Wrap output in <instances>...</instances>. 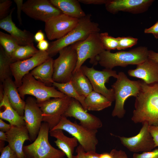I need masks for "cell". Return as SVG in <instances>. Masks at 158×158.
<instances>
[{
    "mask_svg": "<svg viewBox=\"0 0 158 158\" xmlns=\"http://www.w3.org/2000/svg\"><path fill=\"white\" fill-rule=\"evenodd\" d=\"M55 129L65 130L75 138L85 152H96L98 142L96 136L97 130L85 128L76 122H72L63 116L59 123L52 130Z\"/></svg>",
    "mask_w": 158,
    "mask_h": 158,
    "instance_id": "cell-7",
    "label": "cell"
},
{
    "mask_svg": "<svg viewBox=\"0 0 158 158\" xmlns=\"http://www.w3.org/2000/svg\"><path fill=\"white\" fill-rule=\"evenodd\" d=\"M148 58L158 63V52L152 50H149Z\"/></svg>",
    "mask_w": 158,
    "mask_h": 158,
    "instance_id": "cell-47",
    "label": "cell"
},
{
    "mask_svg": "<svg viewBox=\"0 0 158 158\" xmlns=\"http://www.w3.org/2000/svg\"><path fill=\"white\" fill-rule=\"evenodd\" d=\"M17 6V18L20 25H22V20L21 17V13L22 11V8L23 4V0H14Z\"/></svg>",
    "mask_w": 158,
    "mask_h": 158,
    "instance_id": "cell-40",
    "label": "cell"
},
{
    "mask_svg": "<svg viewBox=\"0 0 158 158\" xmlns=\"http://www.w3.org/2000/svg\"><path fill=\"white\" fill-rule=\"evenodd\" d=\"M113 158H128L125 152L122 150L112 149L110 152Z\"/></svg>",
    "mask_w": 158,
    "mask_h": 158,
    "instance_id": "cell-41",
    "label": "cell"
},
{
    "mask_svg": "<svg viewBox=\"0 0 158 158\" xmlns=\"http://www.w3.org/2000/svg\"><path fill=\"white\" fill-rule=\"evenodd\" d=\"M149 129L153 138L155 147H158V126H149Z\"/></svg>",
    "mask_w": 158,
    "mask_h": 158,
    "instance_id": "cell-38",
    "label": "cell"
},
{
    "mask_svg": "<svg viewBox=\"0 0 158 158\" xmlns=\"http://www.w3.org/2000/svg\"><path fill=\"white\" fill-rule=\"evenodd\" d=\"M13 63L11 58L8 56L4 49L0 46V80L3 83L12 75L10 66Z\"/></svg>",
    "mask_w": 158,
    "mask_h": 158,
    "instance_id": "cell-30",
    "label": "cell"
},
{
    "mask_svg": "<svg viewBox=\"0 0 158 158\" xmlns=\"http://www.w3.org/2000/svg\"><path fill=\"white\" fill-rule=\"evenodd\" d=\"M79 19L63 13L50 18L45 23L44 30L47 38L52 40L62 37L76 27Z\"/></svg>",
    "mask_w": 158,
    "mask_h": 158,
    "instance_id": "cell-12",
    "label": "cell"
},
{
    "mask_svg": "<svg viewBox=\"0 0 158 158\" xmlns=\"http://www.w3.org/2000/svg\"><path fill=\"white\" fill-rule=\"evenodd\" d=\"M22 11L31 18L45 23L63 13L48 0H28L23 3Z\"/></svg>",
    "mask_w": 158,
    "mask_h": 158,
    "instance_id": "cell-13",
    "label": "cell"
},
{
    "mask_svg": "<svg viewBox=\"0 0 158 158\" xmlns=\"http://www.w3.org/2000/svg\"><path fill=\"white\" fill-rule=\"evenodd\" d=\"M4 141L0 140V150L1 151L4 147Z\"/></svg>",
    "mask_w": 158,
    "mask_h": 158,
    "instance_id": "cell-51",
    "label": "cell"
},
{
    "mask_svg": "<svg viewBox=\"0 0 158 158\" xmlns=\"http://www.w3.org/2000/svg\"><path fill=\"white\" fill-rule=\"evenodd\" d=\"M50 135L56 138L54 141L56 146L63 152L68 158H75L73 155L75 148L78 146V141L75 137L66 136L63 130L60 129L49 130Z\"/></svg>",
    "mask_w": 158,
    "mask_h": 158,
    "instance_id": "cell-23",
    "label": "cell"
},
{
    "mask_svg": "<svg viewBox=\"0 0 158 158\" xmlns=\"http://www.w3.org/2000/svg\"><path fill=\"white\" fill-rule=\"evenodd\" d=\"M118 40V50L125 49L136 45L138 39L130 36L117 37Z\"/></svg>",
    "mask_w": 158,
    "mask_h": 158,
    "instance_id": "cell-34",
    "label": "cell"
},
{
    "mask_svg": "<svg viewBox=\"0 0 158 158\" xmlns=\"http://www.w3.org/2000/svg\"><path fill=\"white\" fill-rule=\"evenodd\" d=\"M148 51L145 46H139L128 51L115 53L104 50L97 57L98 63L105 68L112 69L116 66L125 67L129 65H138L148 58Z\"/></svg>",
    "mask_w": 158,
    "mask_h": 158,
    "instance_id": "cell-2",
    "label": "cell"
},
{
    "mask_svg": "<svg viewBox=\"0 0 158 158\" xmlns=\"http://www.w3.org/2000/svg\"><path fill=\"white\" fill-rule=\"evenodd\" d=\"M80 68L89 80L93 90L103 95L112 102L115 101L113 89H108L105 84L110 77L116 78L118 73L116 71L106 68L98 71L93 67H89L86 65H82Z\"/></svg>",
    "mask_w": 158,
    "mask_h": 158,
    "instance_id": "cell-11",
    "label": "cell"
},
{
    "mask_svg": "<svg viewBox=\"0 0 158 158\" xmlns=\"http://www.w3.org/2000/svg\"><path fill=\"white\" fill-rule=\"evenodd\" d=\"M25 102L23 119L31 142L34 141L38 135L43 121L42 112L34 98L28 97Z\"/></svg>",
    "mask_w": 158,
    "mask_h": 158,
    "instance_id": "cell-16",
    "label": "cell"
},
{
    "mask_svg": "<svg viewBox=\"0 0 158 158\" xmlns=\"http://www.w3.org/2000/svg\"><path fill=\"white\" fill-rule=\"evenodd\" d=\"M51 3L62 13L70 17L80 19L86 15L77 0H49Z\"/></svg>",
    "mask_w": 158,
    "mask_h": 158,
    "instance_id": "cell-25",
    "label": "cell"
},
{
    "mask_svg": "<svg viewBox=\"0 0 158 158\" xmlns=\"http://www.w3.org/2000/svg\"><path fill=\"white\" fill-rule=\"evenodd\" d=\"M85 155L86 158H100V154L97 153L95 151L85 152Z\"/></svg>",
    "mask_w": 158,
    "mask_h": 158,
    "instance_id": "cell-48",
    "label": "cell"
},
{
    "mask_svg": "<svg viewBox=\"0 0 158 158\" xmlns=\"http://www.w3.org/2000/svg\"><path fill=\"white\" fill-rule=\"evenodd\" d=\"M116 81L111 85L114 91L115 104L111 115L118 118H123L126 111L124 103L130 96L135 97L141 89L142 81L133 80L129 79L124 73L119 72Z\"/></svg>",
    "mask_w": 158,
    "mask_h": 158,
    "instance_id": "cell-4",
    "label": "cell"
},
{
    "mask_svg": "<svg viewBox=\"0 0 158 158\" xmlns=\"http://www.w3.org/2000/svg\"><path fill=\"white\" fill-rule=\"evenodd\" d=\"M70 81L78 92L85 97L93 90L90 82L80 68L73 73Z\"/></svg>",
    "mask_w": 158,
    "mask_h": 158,
    "instance_id": "cell-27",
    "label": "cell"
},
{
    "mask_svg": "<svg viewBox=\"0 0 158 158\" xmlns=\"http://www.w3.org/2000/svg\"><path fill=\"white\" fill-rule=\"evenodd\" d=\"M18 90L23 99L26 95H30L36 98L37 103L44 102L52 98H63L67 96L54 86H47L36 80L30 73L23 77L22 85Z\"/></svg>",
    "mask_w": 158,
    "mask_h": 158,
    "instance_id": "cell-6",
    "label": "cell"
},
{
    "mask_svg": "<svg viewBox=\"0 0 158 158\" xmlns=\"http://www.w3.org/2000/svg\"><path fill=\"white\" fill-rule=\"evenodd\" d=\"M12 1L11 0H0V20H2L9 14L10 8Z\"/></svg>",
    "mask_w": 158,
    "mask_h": 158,
    "instance_id": "cell-35",
    "label": "cell"
},
{
    "mask_svg": "<svg viewBox=\"0 0 158 158\" xmlns=\"http://www.w3.org/2000/svg\"><path fill=\"white\" fill-rule=\"evenodd\" d=\"M63 116L73 117L79 121L80 125L90 129L97 130L102 126L99 118L88 113L79 102L73 98Z\"/></svg>",
    "mask_w": 158,
    "mask_h": 158,
    "instance_id": "cell-17",
    "label": "cell"
},
{
    "mask_svg": "<svg viewBox=\"0 0 158 158\" xmlns=\"http://www.w3.org/2000/svg\"><path fill=\"white\" fill-rule=\"evenodd\" d=\"M139 132L131 137L116 136L119 139L121 143L130 151L136 153L152 151L155 148L153 138L149 130V125L145 123Z\"/></svg>",
    "mask_w": 158,
    "mask_h": 158,
    "instance_id": "cell-14",
    "label": "cell"
},
{
    "mask_svg": "<svg viewBox=\"0 0 158 158\" xmlns=\"http://www.w3.org/2000/svg\"><path fill=\"white\" fill-rule=\"evenodd\" d=\"M87 111H100L110 107L112 102L101 94L93 90L85 98Z\"/></svg>",
    "mask_w": 158,
    "mask_h": 158,
    "instance_id": "cell-28",
    "label": "cell"
},
{
    "mask_svg": "<svg viewBox=\"0 0 158 158\" xmlns=\"http://www.w3.org/2000/svg\"><path fill=\"white\" fill-rule=\"evenodd\" d=\"M34 44L19 45L13 52L11 59L13 63L28 59L34 55L38 51Z\"/></svg>",
    "mask_w": 158,
    "mask_h": 158,
    "instance_id": "cell-31",
    "label": "cell"
},
{
    "mask_svg": "<svg viewBox=\"0 0 158 158\" xmlns=\"http://www.w3.org/2000/svg\"><path fill=\"white\" fill-rule=\"evenodd\" d=\"M0 118L8 121L12 126L25 125L23 117L11 107L4 92L3 98L0 101Z\"/></svg>",
    "mask_w": 158,
    "mask_h": 158,
    "instance_id": "cell-26",
    "label": "cell"
},
{
    "mask_svg": "<svg viewBox=\"0 0 158 158\" xmlns=\"http://www.w3.org/2000/svg\"><path fill=\"white\" fill-rule=\"evenodd\" d=\"M0 45L8 56H11L12 54L19 46L17 41L10 34L0 31Z\"/></svg>",
    "mask_w": 158,
    "mask_h": 158,
    "instance_id": "cell-32",
    "label": "cell"
},
{
    "mask_svg": "<svg viewBox=\"0 0 158 158\" xmlns=\"http://www.w3.org/2000/svg\"><path fill=\"white\" fill-rule=\"evenodd\" d=\"M145 33H151L153 35L154 37L158 38V21L150 27L145 28L144 30Z\"/></svg>",
    "mask_w": 158,
    "mask_h": 158,
    "instance_id": "cell-39",
    "label": "cell"
},
{
    "mask_svg": "<svg viewBox=\"0 0 158 158\" xmlns=\"http://www.w3.org/2000/svg\"><path fill=\"white\" fill-rule=\"evenodd\" d=\"M129 76L141 79L146 83H158V63L148 58L137 65L136 68L128 70Z\"/></svg>",
    "mask_w": 158,
    "mask_h": 158,
    "instance_id": "cell-21",
    "label": "cell"
},
{
    "mask_svg": "<svg viewBox=\"0 0 158 158\" xmlns=\"http://www.w3.org/2000/svg\"><path fill=\"white\" fill-rule=\"evenodd\" d=\"M91 15L87 14L79 19L76 27L62 37L49 43L47 51L50 57L56 55L63 48L85 39L91 33L99 32V24L92 21Z\"/></svg>",
    "mask_w": 158,
    "mask_h": 158,
    "instance_id": "cell-3",
    "label": "cell"
},
{
    "mask_svg": "<svg viewBox=\"0 0 158 158\" xmlns=\"http://www.w3.org/2000/svg\"><path fill=\"white\" fill-rule=\"evenodd\" d=\"M132 158H158V148L140 154L134 153Z\"/></svg>",
    "mask_w": 158,
    "mask_h": 158,
    "instance_id": "cell-36",
    "label": "cell"
},
{
    "mask_svg": "<svg viewBox=\"0 0 158 158\" xmlns=\"http://www.w3.org/2000/svg\"><path fill=\"white\" fill-rule=\"evenodd\" d=\"M100 158H113L110 152L104 153L100 154Z\"/></svg>",
    "mask_w": 158,
    "mask_h": 158,
    "instance_id": "cell-50",
    "label": "cell"
},
{
    "mask_svg": "<svg viewBox=\"0 0 158 158\" xmlns=\"http://www.w3.org/2000/svg\"><path fill=\"white\" fill-rule=\"evenodd\" d=\"M59 55L54 60V82L64 83L70 81L77 62V55L72 44L61 50Z\"/></svg>",
    "mask_w": 158,
    "mask_h": 158,
    "instance_id": "cell-8",
    "label": "cell"
},
{
    "mask_svg": "<svg viewBox=\"0 0 158 158\" xmlns=\"http://www.w3.org/2000/svg\"><path fill=\"white\" fill-rule=\"evenodd\" d=\"M6 133L8 145L19 158H26L23 150V144L26 140H31L26 126H12Z\"/></svg>",
    "mask_w": 158,
    "mask_h": 158,
    "instance_id": "cell-20",
    "label": "cell"
},
{
    "mask_svg": "<svg viewBox=\"0 0 158 158\" xmlns=\"http://www.w3.org/2000/svg\"><path fill=\"white\" fill-rule=\"evenodd\" d=\"M81 3L85 4L101 5L104 4L108 0H78Z\"/></svg>",
    "mask_w": 158,
    "mask_h": 158,
    "instance_id": "cell-42",
    "label": "cell"
},
{
    "mask_svg": "<svg viewBox=\"0 0 158 158\" xmlns=\"http://www.w3.org/2000/svg\"><path fill=\"white\" fill-rule=\"evenodd\" d=\"M72 45L77 55V62L73 73L79 69L88 59H90V63L97 65L98 63V56L105 50L100 39L99 32L92 33L85 39Z\"/></svg>",
    "mask_w": 158,
    "mask_h": 158,
    "instance_id": "cell-9",
    "label": "cell"
},
{
    "mask_svg": "<svg viewBox=\"0 0 158 158\" xmlns=\"http://www.w3.org/2000/svg\"><path fill=\"white\" fill-rule=\"evenodd\" d=\"M0 140L7 141V136L6 133L0 131Z\"/></svg>",
    "mask_w": 158,
    "mask_h": 158,
    "instance_id": "cell-49",
    "label": "cell"
},
{
    "mask_svg": "<svg viewBox=\"0 0 158 158\" xmlns=\"http://www.w3.org/2000/svg\"><path fill=\"white\" fill-rule=\"evenodd\" d=\"M73 99L67 95L37 102L42 112V121L48 124L50 130L59 123Z\"/></svg>",
    "mask_w": 158,
    "mask_h": 158,
    "instance_id": "cell-10",
    "label": "cell"
},
{
    "mask_svg": "<svg viewBox=\"0 0 158 158\" xmlns=\"http://www.w3.org/2000/svg\"><path fill=\"white\" fill-rule=\"evenodd\" d=\"M76 152L77 155L75 158H86L85 155V151L82 146L79 145L77 147Z\"/></svg>",
    "mask_w": 158,
    "mask_h": 158,
    "instance_id": "cell-45",
    "label": "cell"
},
{
    "mask_svg": "<svg viewBox=\"0 0 158 158\" xmlns=\"http://www.w3.org/2000/svg\"><path fill=\"white\" fill-rule=\"evenodd\" d=\"M45 39V35L44 33L41 30H38L34 35V41L39 42Z\"/></svg>",
    "mask_w": 158,
    "mask_h": 158,
    "instance_id": "cell-46",
    "label": "cell"
},
{
    "mask_svg": "<svg viewBox=\"0 0 158 158\" xmlns=\"http://www.w3.org/2000/svg\"><path fill=\"white\" fill-rule=\"evenodd\" d=\"M52 85L61 92L79 102L85 110L87 111L85 103V97L80 95L75 89L71 81L64 83L54 82Z\"/></svg>",
    "mask_w": 158,
    "mask_h": 158,
    "instance_id": "cell-29",
    "label": "cell"
},
{
    "mask_svg": "<svg viewBox=\"0 0 158 158\" xmlns=\"http://www.w3.org/2000/svg\"><path fill=\"white\" fill-rule=\"evenodd\" d=\"M37 47L39 50L47 51L49 48V43L47 40L44 39L38 42Z\"/></svg>",
    "mask_w": 158,
    "mask_h": 158,
    "instance_id": "cell-43",
    "label": "cell"
},
{
    "mask_svg": "<svg viewBox=\"0 0 158 158\" xmlns=\"http://www.w3.org/2000/svg\"><path fill=\"white\" fill-rule=\"evenodd\" d=\"M2 83L4 92L11 105L20 116L23 117L25 102L20 97L14 81L9 78Z\"/></svg>",
    "mask_w": 158,
    "mask_h": 158,
    "instance_id": "cell-22",
    "label": "cell"
},
{
    "mask_svg": "<svg viewBox=\"0 0 158 158\" xmlns=\"http://www.w3.org/2000/svg\"><path fill=\"white\" fill-rule=\"evenodd\" d=\"M54 60L51 57L49 58L32 70L30 73L36 80L47 86H51L54 82L53 79Z\"/></svg>",
    "mask_w": 158,
    "mask_h": 158,
    "instance_id": "cell-24",
    "label": "cell"
},
{
    "mask_svg": "<svg viewBox=\"0 0 158 158\" xmlns=\"http://www.w3.org/2000/svg\"><path fill=\"white\" fill-rule=\"evenodd\" d=\"M100 37L105 50L110 51L117 49L118 46L117 37L109 35L107 32L100 33Z\"/></svg>",
    "mask_w": 158,
    "mask_h": 158,
    "instance_id": "cell-33",
    "label": "cell"
},
{
    "mask_svg": "<svg viewBox=\"0 0 158 158\" xmlns=\"http://www.w3.org/2000/svg\"><path fill=\"white\" fill-rule=\"evenodd\" d=\"M15 8L10 11L8 15L0 20V28L10 34L20 46L33 44L34 35L30 32L24 30H22L18 28L13 22L12 15Z\"/></svg>",
    "mask_w": 158,
    "mask_h": 158,
    "instance_id": "cell-19",
    "label": "cell"
},
{
    "mask_svg": "<svg viewBox=\"0 0 158 158\" xmlns=\"http://www.w3.org/2000/svg\"><path fill=\"white\" fill-rule=\"evenodd\" d=\"M0 158H19L16 153L7 145L1 151Z\"/></svg>",
    "mask_w": 158,
    "mask_h": 158,
    "instance_id": "cell-37",
    "label": "cell"
},
{
    "mask_svg": "<svg viewBox=\"0 0 158 158\" xmlns=\"http://www.w3.org/2000/svg\"><path fill=\"white\" fill-rule=\"evenodd\" d=\"M131 120L135 123L158 126V83L148 84L142 80Z\"/></svg>",
    "mask_w": 158,
    "mask_h": 158,
    "instance_id": "cell-1",
    "label": "cell"
},
{
    "mask_svg": "<svg viewBox=\"0 0 158 158\" xmlns=\"http://www.w3.org/2000/svg\"><path fill=\"white\" fill-rule=\"evenodd\" d=\"M154 1L153 0H108L105 5L107 10L113 14L120 11L137 14L147 11Z\"/></svg>",
    "mask_w": 158,
    "mask_h": 158,
    "instance_id": "cell-18",
    "label": "cell"
},
{
    "mask_svg": "<svg viewBox=\"0 0 158 158\" xmlns=\"http://www.w3.org/2000/svg\"><path fill=\"white\" fill-rule=\"evenodd\" d=\"M50 57L47 51L39 50L28 59L12 63L11 69L14 83L18 88L22 85L23 78L25 75Z\"/></svg>",
    "mask_w": 158,
    "mask_h": 158,
    "instance_id": "cell-15",
    "label": "cell"
},
{
    "mask_svg": "<svg viewBox=\"0 0 158 158\" xmlns=\"http://www.w3.org/2000/svg\"><path fill=\"white\" fill-rule=\"evenodd\" d=\"M50 130L48 124L42 123L38 135L33 142L24 146L26 158H63L66 155L60 150L52 147L48 140Z\"/></svg>",
    "mask_w": 158,
    "mask_h": 158,
    "instance_id": "cell-5",
    "label": "cell"
},
{
    "mask_svg": "<svg viewBox=\"0 0 158 158\" xmlns=\"http://www.w3.org/2000/svg\"><path fill=\"white\" fill-rule=\"evenodd\" d=\"M12 126L11 124H7L4 122L3 119H0V131L6 133L11 128Z\"/></svg>",
    "mask_w": 158,
    "mask_h": 158,
    "instance_id": "cell-44",
    "label": "cell"
}]
</instances>
